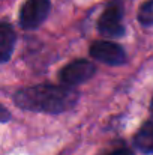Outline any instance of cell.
<instances>
[{
	"label": "cell",
	"mask_w": 153,
	"mask_h": 155,
	"mask_svg": "<svg viewBox=\"0 0 153 155\" xmlns=\"http://www.w3.org/2000/svg\"><path fill=\"white\" fill-rule=\"evenodd\" d=\"M80 94L74 87L36 84L20 89L14 95V103L23 110L42 111V113H63L71 110Z\"/></svg>",
	"instance_id": "1"
},
{
	"label": "cell",
	"mask_w": 153,
	"mask_h": 155,
	"mask_svg": "<svg viewBox=\"0 0 153 155\" xmlns=\"http://www.w3.org/2000/svg\"><path fill=\"white\" fill-rule=\"evenodd\" d=\"M98 30L107 38H119L125 33L123 6L120 2L110 3L98 20Z\"/></svg>",
	"instance_id": "2"
},
{
	"label": "cell",
	"mask_w": 153,
	"mask_h": 155,
	"mask_svg": "<svg viewBox=\"0 0 153 155\" xmlns=\"http://www.w3.org/2000/svg\"><path fill=\"white\" fill-rule=\"evenodd\" d=\"M50 14V0H26L20 9V24L26 30L38 29Z\"/></svg>",
	"instance_id": "3"
},
{
	"label": "cell",
	"mask_w": 153,
	"mask_h": 155,
	"mask_svg": "<svg viewBox=\"0 0 153 155\" xmlns=\"http://www.w3.org/2000/svg\"><path fill=\"white\" fill-rule=\"evenodd\" d=\"M95 71L96 68L93 63L84 59H77V60L69 62L66 66H63L59 72V77L63 84H66L68 87H74L92 78Z\"/></svg>",
	"instance_id": "4"
},
{
	"label": "cell",
	"mask_w": 153,
	"mask_h": 155,
	"mask_svg": "<svg viewBox=\"0 0 153 155\" xmlns=\"http://www.w3.org/2000/svg\"><path fill=\"white\" fill-rule=\"evenodd\" d=\"M90 54L96 60L107 65H123L126 60L123 48L111 41H96L90 47Z\"/></svg>",
	"instance_id": "5"
},
{
	"label": "cell",
	"mask_w": 153,
	"mask_h": 155,
	"mask_svg": "<svg viewBox=\"0 0 153 155\" xmlns=\"http://www.w3.org/2000/svg\"><path fill=\"white\" fill-rule=\"evenodd\" d=\"M15 41L17 35L14 27L8 21H0V63H5L11 59Z\"/></svg>",
	"instance_id": "6"
},
{
	"label": "cell",
	"mask_w": 153,
	"mask_h": 155,
	"mask_svg": "<svg viewBox=\"0 0 153 155\" xmlns=\"http://www.w3.org/2000/svg\"><path fill=\"white\" fill-rule=\"evenodd\" d=\"M134 145L143 154H153V122H146L134 137Z\"/></svg>",
	"instance_id": "7"
},
{
	"label": "cell",
	"mask_w": 153,
	"mask_h": 155,
	"mask_svg": "<svg viewBox=\"0 0 153 155\" xmlns=\"http://www.w3.org/2000/svg\"><path fill=\"white\" fill-rule=\"evenodd\" d=\"M138 21L143 26H153V0H147L138 11Z\"/></svg>",
	"instance_id": "8"
},
{
	"label": "cell",
	"mask_w": 153,
	"mask_h": 155,
	"mask_svg": "<svg viewBox=\"0 0 153 155\" xmlns=\"http://www.w3.org/2000/svg\"><path fill=\"white\" fill-rule=\"evenodd\" d=\"M9 119H11V113L8 111L6 107H3V105L0 104V124H5V122H8Z\"/></svg>",
	"instance_id": "9"
},
{
	"label": "cell",
	"mask_w": 153,
	"mask_h": 155,
	"mask_svg": "<svg viewBox=\"0 0 153 155\" xmlns=\"http://www.w3.org/2000/svg\"><path fill=\"white\" fill-rule=\"evenodd\" d=\"M110 155H135L131 149H126V148H123V149H117V151H114V152H111Z\"/></svg>",
	"instance_id": "10"
}]
</instances>
